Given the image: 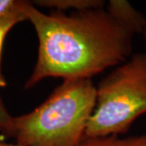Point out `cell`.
I'll list each match as a JSON object with an SVG mask.
<instances>
[{
    "instance_id": "3",
    "label": "cell",
    "mask_w": 146,
    "mask_h": 146,
    "mask_svg": "<svg viewBox=\"0 0 146 146\" xmlns=\"http://www.w3.org/2000/svg\"><path fill=\"white\" fill-rule=\"evenodd\" d=\"M146 114V55L131 54L115 67L96 87V104L85 136L125 134Z\"/></svg>"
},
{
    "instance_id": "11",
    "label": "cell",
    "mask_w": 146,
    "mask_h": 146,
    "mask_svg": "<svg viewBox=\"0 0 146 146\" xmlns=\"http://www.w3.org/2000/svg\"><path fill=\"white\" fill-rule=\"evenodd\" d=\"M0 146H20L17 144H7V143H4V142H0Z\"/></svg>"
},
{
    "instance_id": "9",
    "label": "cell",
    "mask_w": 146,
    "mask_h": 146,
    "mask_svg": "<svg viewBox=\"0 0 146 146\" xmlns=\"http://www.w3.org/2000/svg\"><path fill=\"white\" fill-rule=\"evenodd\" d=\"M14 117L7 111L5 105L0 98V131L5 136L11 137Z\"/></svg>"
},
{
    "instance_id": "7",
    "label": "cell",
    "mask_w": 146,
    "mask_h": 146,
    "mask_svg": "<svg viewBox=\"0 0 146 146\" xmlns=\"http://www.w3.org/2000/svg\"><path fill=\"white\" fill-rule=\"evenodd\" d=\"M24 21H27L25 11L24 13L14 15L0 23V88H4L7 86V80L3 74V72H2V65H1L2 51H3V47L6 36L11 29L16 25Z\"/></svg>"
},
{
    "instance_id": "10",
    "label": "cell",
    "mask_w": 146,
    "mask_h": 146,
    "mask_svg": "<svg viewBox=\"0 0 146 146\" xmlns=\"http://www.w3.org/2000/svg\"><path fill=\"white\" fill-rule=\"evenodd\" d=\"M141 34L143 35L144 42H145V52H144V54L146 55V13L145 14V25H144L143 32H142Z\"/></svg>"
},
{
    "instance_id": "8",
    "label": "cell",
    "mask_w": 146,
    "mask_h": 146,
    "mask_svg": "<svg viewBox=\"0 0 146 146\" xmlns=\"http://www.w3.org/2000/svg\"><path fill=\"white\" fill-rule=\"evenodd\" d=\"M29 1L0 0V23L11 16L24 13Z\"/></svg>"
},
{
    "instance_id": "6",
    "label": "cell",
    "mask_w": 146,
    "mask_h": 146,
    "mask_svg": "<svg viewBox=\"0 0 146 146\" xmlns=\"http://www.w3.org/2000/svg\"><path fill=\"white\" fill-rule=\"evenodd\" d=\"M79 146H146V133L127 137H120L119 136H84Z\"/></svg>"
},
{
    "instance_id": "5",
    "label": "cell",
    "mask_w": 146,
    "mask_h": 146,
    "mask_svg": "<svg viewBox=\"0 0 146 146\" xmlns=\"http://www.w3.org/2000/svg\"><path fill=\"white\" fill-rule=\"evenodd\" d=\"M32 3L35 7H46L62 12L68 10H72V12L91 8H102L106 4L102 0H35L32 1Z\"/></svg>"
},
{
    "instance_id": "1",
    "label": "cell",
    "mask_w": 146,
    "mask_h": 146,
    "mask_svg": "<svg viewBox=\"0 0 146 146\" xmlns=\"http://www.w3.org/2000/svg\"><path fill=\"white\" fill-rule=\"evenodd\" d=\"M27 21L36 32L38 48L33 70L24 89L49 77L91 79L131 56L133 35L105 7L44 13L29 1Z\"/></svg>"
},
{
    "instance_id": "4",
    "label": "cell",
    "mask_w": 146,
    "mask_h": 146,
    "mask_svg": "<svg viewBox=\"0 0 146 146\" xmlns=\"http://www.w3.org/2000/svg\"><path fill=\"white\" fill-rule=\"evenodd\" d=\"M105 8L110 16L133 36L142 33L145 15L136 10L128 1L110 0Z\"/></svg>"
},
{
    "instance_id": "2",
    "label": "cell",
    "mask_w": 146,
    "mask_h": 146,
    "mask_svg": "<svg viewBox=\"0 0 146 146\" xmlns=\"http://www.w3.org/2000/svg\"><path fill=\"white\" fill-rule=\"evenodd\" d=\"M95 104L91 79L65 80L35 109L14 117L11 137L20 146H79Z\"/></svg>"
}]
</instances>
